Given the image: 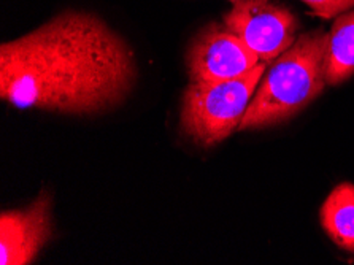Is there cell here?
I'll list each match as a JSON object with an SVG mask.
<instances>
[{
  "mask_svg": "<svg viewBox=\"0 0 354 265\" xmlns=\"http://www.w3.org/2000/svg\"><path fill=\"white\" fill-rule=\"evenodd\" d=\"M136 77L126 42L93 13L64 12L0 46V97L18 108L100 113L126 99Z\"/></svg>",
  "mask_w": 354,
  "mask_h": 265,
  "instance_id": "1",
  "label": "cell"
},
{
  "mask_svg": "<svg viewBox=\"0 0 354 265\" xmlns=\"http://www.w3.org/2000/svg\"><path fill=\"white\" fill-rule=\"evenodd\" d=\"M354 75V10L337 16L327 40V84H340Z\"/></svg>",
  "mask_w": 354,
  "mask_h": 265,
  "instance_id": "7",
  "label": "cell"
},
{
  "mask_svg": "<svg viewBox=\"0 0 354 265\" xmlns=\"http://www.w3.org/2000/svg\"><path fill=\"white\" fill-rule=\"evenodd\" d=\"M304 2L312 8L316 16L324 19L335 18L354 7V0H304Z\"/></svg>",
  "mask_w": 354,
  "mask_h": 265,
  "instance_id": "9",
  "label": "cell"
},
{
  "mask_svg": "<svg viewBox=\"0 0 354 265\" xmlns=\"http://www.w3.org/2000/svg\"><path fill=\"white\" fill-rule=\"evenodd\" d=\"M329 32L323 29L297 37L266 70L239 131L264 129L291 120L323 93Z\"/></svg>",
  "mask_w": 354,
  "mask_h": 265,
  "instance_id": "2",
  "label": "cell"
},
{
  "mask_svg": "<svg viewBox=\"0 0 354 265\" xmlns=\"http://www.w3.org/2000/svg\"><path fill=\"white\" fill-rule=\"evenodd\" d=\"M224 26L251 48L267 66L297 40L299 23L273 0H240L224 16Z\"/></svg>",
  "mask_w": 354,
  "mask_h": 265,
  "instance_id": "4",
  "label": "cell"
},
{
  "mask_svg": "<svg viewBox=\"0 0 354 265\" xmlns=\"http://www.w3.org/2000/svg\"><path fill=\"white\" fill-rule=\"evenodd\" d=\"M321 224L337 245L354 253V185L342 183L321 207Z\"/></svg>",
  "mask_w": 354,
  "mask_h": 265,
  "instance_id": "8",
  "label": "cell"
},
{
  "mask_svg": "<svg viewBox=\"0 0 354 265\" xmlns=\"http://www.w3.org/2000/svg\"><path fill=\"white\" fill-rule=\"evenodd\" d=\"M261 59L224 24L212 23L198 32L186 54L191 81H219L248 73Z\"/></svg>",
  "mask_w": 354,
  "mask_h": 265,
  "instance_id": "5",
  "label": "cell"
},
{
  "mask_svg": "<svg viewBox=\"0 0 354 265\" xmlns=\"http://www.w3.org/2000/svg\"><path fill=\"white\" fill-rule=\"evenodd\" d=\"M267 70L261 62L248 73L219 81H191L181 105V129L186 137L212 146L239 129Z\"/></svg>",
  "mask_w": 354,
  "mask_h": 265,
  "instance_id": "3",
  "label": "cell"
},
{
  "mask_svg": "<svg viewBox=\"0 0 354 265\" xmlns=\"http://www.w3.org/2000/svg\"><path fill=\"white\" fill-rule=\"evenodd\" d=\"M50 237L51 197L43 191L28 208L0 214V264H30Z\"/></svg>",
  "mask_w": 354,
  "mask_h": 265,
  "instance_id": "6",
  "label": "cell"
},
{
  "mask_svg": "<svg viewBox=\"0 0 354 265\" xmlns=\"http://www.w3.org/2000/svg\"><path fill=\"white\" fill-rule=\"evenodd\" d=\"M230 2H232V3H235V2H240V0H230Z\"/></svg>",
  "mask_w": 354,
  "mask_h": 265,
  "instance_id": "10",
  "label": "cell"
}]
</instances>
